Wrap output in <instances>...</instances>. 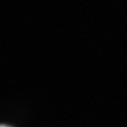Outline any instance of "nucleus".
Listing matches in <instances>:
<instances>
[{"instance_id": "f257e3e1", "label": "nucleus", "mask_w": 127, "mask_h": 127, "mask_svg": "<svg viewBox=\"0 0 127 127\" xmlns=\"http://www.w3.org/2000/svg\"><path fill=\"white\" fill-rule=\"evenodd\" d=\"M0 127H10L8 126H5V125H0Z\"/></svg>"}]
</instances>
